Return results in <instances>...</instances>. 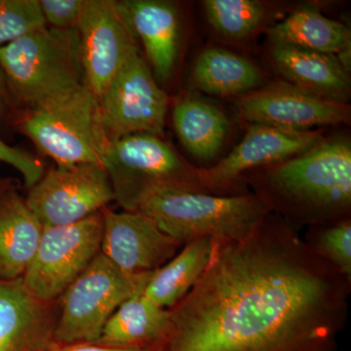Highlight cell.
Returning <instances> with one entry per match:
<instances>
[{"label":"cell","mask_w":351,"mask_h":351,"mask_svg":"<svg viewBox=\"0 0 351 351\" xmlns=\"http://www.w3.org/2000/svg\"><path fill=\"white\" fill-rule=\"evenodd\" d=\"M51 302L32 294L23 279L0 281V351H46L57 318Z\"/></svg>","instance_id":"cell-15"},{"label":"cell","mask_w":351,"mask_h":351,"mask_svg":"<svg viewBox=\"0 0 351 351\" xmlns=\"http://www.w3.org/2000/svg\"><path fill=\"white\" fill-rule=\"evenodd\" d=\"M7 88L32 108L85 84L77 27L47 25L0 49Z\"/></svg>","instance_id":"cell-4"},{"label":"cell","mask_w":351,"mask_h":351,"mask_svg":"<svg viewBox=\"0 0 351 351\" xmlns=\"http://www.w3.org/2000/svg\"><path fill=\"white\" fill-rule=\"evenodd\" d=\"M170 322V309L156 306L144 292L122 302L106 323L96 343L119 348H156Z\"/></svg>","instance_id":"cell-19"},{"label":"cell","mask_w":351,"mask_h":351,"mask_svg":"<svg viewBox=\"0 0 351 351\" xmlns=\"http://www.w3.org/2000/svg\"><path fill=\"white\" fill-rule=\"evenodd\" d=\"M191 76L201 91L219 97L248 94L265 82L255 64L221 48L203 51L196 59Z\"/></svg>","instance_id":"cell-23"},{"label":"cell","mask_w":351,"mask_h":351,"mask_svg":"<svg viewBox=\"0 0 351 351\" xmlns=\"http://www.w3.org/2000/svg\"><path fill=\"white\" fill-rule=\"evenodd\" d=\"M44 27L39 0H0V49Z\"/></svg>","instance_id":"cell-26"},{"label":"cell","mask_w":351,"mask_h":351,"mask_svg":"<svg viewBox=\"0 0 351 351\" xmlns=\"http://www.w3.org/2000/svg\"><path fill=\"white\" fill-rule=\"evenodd\" d=\"M270 57L277 73L289 84L325 100L346 103L350 97V73L336 55L272 45Z\"/></svg>","instance_id":"cell-17"},{"label":"cell","mask_w":351,"mask_h":351,"mask_svg":"<svg viewBox=\"0 0 351 351\" xmlns=\"http://www.w3.org/2000/svg\"><path fill=\"white\" fill-rule=\"evenodd\" d=\"M173 124L186 151L202 161L217 156L228 132L225 113L212 104L193 96L184 97L175 106Z\"/></svg>","instance_id":"cell-22"},{"label":"cell","mask_w":351,"mask_h":351,"mask_svg":"<svg viewBox=\"0 0 351 351\" xmlns=\"http://www.w3.org/2000/svg\"><path fill=\"white\" fill-rule=\"evenodd\" d=\"M7 95H8V88H7L5 77L0 69V119L4 117V113H5Z\"/></svg>","instance_id":"cell-30"},{"label":"cell","mask_w":351,"mask_h":351,"mask_svg":"<svg viewBox=\"0 0 351 351\" xmlns=\"http://www.w3.org/2000/svg\"><path fill=\"white\" fill-rule=\"evenodd\" d=\"M0 162L9 164L19 171L24 178L25 186L31 189L36 186L44 175L43 164L38 158L10 147L0 140Z\"/></svg>","instance_id":"cell-28"},{"label":"cell","mask_w":351,"mask_h":351,"mask_svg":"<svg viewBox=\"0 0 351 351\" xmlns=\"http://www.w3.org/2000/svg\"><path fill=\"white\" fill-rule=\"evenodd\" d=\"M304 240L318 255L351 279L350 219L332 225L309 228Z\"/></svg>","instance_id":"cell-25"},{"label":"cell","mask_w":351,"mask_h":351,"mask_svg":"<svg viewBox=\"0 0 351 351\" xmlns=\"http://www.w3.org/2000/svg\"><path fill=\"white\" fill-rule=\"evenodd\" d=\"M322 132L291 131L251 124L233 151L211 168H198L208 193L230 191L249 171L283 162L324 140Z\"/></svg>","instance_id":"cell-12"},{"label":"cell","mask_w":351,"mask_h":351,"mask_svg":"<svg viewBox=\"0 0 351 351\" xmlns=\"http://www.w3.org/2000/svg\"><path fill=\"white\" fill-rule=\"evenodd\" d=\"M122 3L136 38L144 45L145 60L156 82H167L179 55L181 21L177 6L163 0H125Z\"/></svg>","instance_id":"cell-16"},{"label":"cell","mask_w":351,"mask_h":351,"mask_svg":"<svg viewBox=\"0 0 351 351\" xmlns=\"http://www.w3.org/2000/svg\"><path fill=\"white\" fill-rule=\"evenodd\" d=\"M20 129L58 167L95 164L104 167L110 140L100 101L86 86L32 108Z\"/></svg>","instance_id":"cell-5"},{"label":"cell","mask_w":351,"mask_h":351,"mask_svg":"<svg viewBox=\"0 0 351 351\" xmlns=\"http://www.w3.org/2000/svg\"><path fill=\"white\" fill-rule=\"evenodd\" d=\"M204 8L215 31L232 40L249 38L267 16L265 6L256 0H206Z\"/></svg>","instance_id":"cell-24"},{"label":"cell","mask_w":351,"mask_h":351,"mask_svg":"<svg viewBox=\"0 0 351 351\" xmlns=\"http://www.w3.org/2000/svg\"><path fill=\"white\" fill-rule=\"evenodd\" d=\"M43 232L38 217L15 189L0 196V281L24 276Z\"/></svg>","instance_id":"cell-18"},{"label":"cell","mask_w":351,"mask_h":351,"mask_svg":"<svg viewBox=\"0 0 351 351\" xmlns=\"http://www.w3.org/2000/svg\"><path fill=\"white\" fill-rule=\"evenodd\" d=\"M213 243L206 237L184 245L174 258L152 272L145 287V297L162 308H173L204 274Z\"/></svg>","instance_id":"cell-21"},{"label":"cell","mask_w":351,"mask_h":351,"mask_svg":"<svg viewBox=\"0 0 351 351\" xmlns=\"http://www.w3.org/2000/svg\"><path fill=\"white\" fill-rule=\"evenodd\" d=\"M254 193L292 226H322L350 219L351 145L346 138L321 141L252 177Z\"/></svg>","instance_id":"cell-2"},{"label":"cell","mask_w":351,"mask_h":351,"mask_svg":"<svg viewBox=\"0 0 351 351\" xmlns=\"http://www.w3.org/2000/svg\"><path fill=\"white\" fill-rule=\"evenodd\" d=\"M85 84L100 99L138 39L122 1L85 0L77 24Z\"/></svg>","instance_id":"cell-10"},{"label":"cell","mask_w":351,"mask_h":351,"mask_svg":"<svg viewBox=\"0 0 351 351\" xmlns=\"http://www.w3.org/2000/svg\"><path fill=\"white\" fill-rule=\"evenodd\" d=\"M239 108L242 119L249 123L291 131H311L350 120L348 104L325 100L289 83H276L245 94Z\"/></svg>","instance_id":"cell-13"},{"label":"cell","mask_w":351,"mask_h":351,"mask_svg":"<svg viewBox=\"0 0 351 351\" xmlns=\"http://www.w3.org/2000/svg\"><path fill=\"white\" fill-rule=\"evenodd\" d=\"M12 189H14V186L11 180L0 178V196L3 195L4 193Z\"/></svg>","instance_id":"cell-31"},{"label":"cell","mask_w":351,"mask_h":351,"mask_svg":"<svg viewBox=\"0 0 351 351\" xmlns=\"http://www.w3.org/2000/svg\"><path fill=\"white\" fill-rule=\"evenodd\" d=\"M103 210L68 226L43 228L38 250L22 277L38 299L54 301L101 253Z\"/></svg>","instance_id":"cell-8"},{"label":"cell","mask_w":351,"mask_h":351,"mask_svg":"<svg viewBox=\"0 0 351 351\" xmlns=\"http://www.w3.org/2000/svg\"><path fill=\"white\" fill-rule=\"evenodd\" d=\"M112 200L107 171L95 164L57 166L43 175L25 198L43 228L77 223L101 212Z\"/></svg>","instance_id":"cell-11"},{"label":"cell","mask_w":351,"mask_h":351,"mask_svg":"<svg viewBox=\"0 0 351 351\" xmlns=\"http://www.w3.org/2000/svg\"><path fill=\"white\" fill-rule=\"evenodd\" d=\"M152 274H125L101 252L62 295L54 341L62 345L97 343L117 307L144 292Z\"/></svg>","instance_id":"cell-7"},{"label":"cell","mask_w":351,"mask_h":351,"mask_svg":"<svg viewBox=\"0 0 351 351\" xmlns=\"http://www.w3.org/2000/svg\"><path fill=\"white\" fill-rule=\"evenodd\" d=\"M99 101L110 142L134 134L162 135L168 97L140 49L129 57Z\"/></svg>","instance_id":"cell-9"},{"label":"cell","mask_w":351,"mask_h":351,"mask_svg":"<svg viewBox=\"0 0 351 351\" xmlns=\"http://www.w3.org/2000/svg\"><path fill=\"white\" fill-rule=\"evenodd\" d=\"M103 214L101 252L125 274H152L182 248L152 219L138 212L103 210Z\"/></svg>","instance_id":"cell-14"},{"label":"cell","mask_w":351,"mask_h":351,"mask_svg":"<svg viewBox=\"0 0 351 351\" xmlns=\"http://www.w3.org/2000/svg\"><path fill=\"white\" fill-rule=\"evenodd\" d=\"M184 246L200 239L239 240L251 234L270 213L255 193L217 195L159 189L145 195L137 211Z\"/></svg>","instance_id":"cell-3"},{"label":"cell","mask_w":351,"mask_h":351,"mask_svg":"<svg viewBox=\"0 0 351 351\" xmlns=\"http://www.w3.org/2000/svg\"><path fill=\"white\" fill-rule=\"evenodd\" d=\"M46 351H157L156 348H142V350H134V348H119L99 345L96 343H69V345H52Z\"/></svg>","instance_id":"cell-29"},{"label":"cell","mask_w":351,"mask_h":351,"mask_svg":"<svg viewBox=\"0 0 351 351\" xmlns=\"http://www.w3.org/2000/svg\"><path fill=\"white\" fill-rule=\"evenodd\" d=\"M350 291V278L269 213L245 239L214 240L156 350L329 351Z\"/></svg>","instance_id":"cell-1"},{"label":"cell","mask_w":351,"mask_h":351,"mask_svg":"<svg viewBox=\"0 0 351 351\" xmlns=\"http://www.w3.org/2000/svg\"><path fill=\"white\" fill-rule=\"evenodd\" d=\"M272 45H287L302 49L338 55L351 48V34L346 25L325 17L317 7H298L283 22L270 27Z\"/></svg>","instance_id":"cell-20"},{"label":"cell","mask_w":351,"mask_h":351,"mask_svg":"<svg viewBox=\"0 0 351 351\" xmlns=\"http://www.w3.org/2000/svg\"><path fill=\"white\" fill-rule=\"evenodd\" d=\"M104 168L112 184L114 200L128 212L137 211L143 198L156 189L208 193L198 168L162 138L149 134H134L112 141Z\"/></svg>","instance_id":"cell-6"},{"label":"cell","mask_w":351,"mask_h":351,"mask_svg":"<svg viewBox=\"0 0 351 351\" xmlns=\"http://www.w3.org/2000/svg\"><path fill=\"white\" fill-rule=\"evenodd\" d=\"M85 0H39L45 22L55 29L77 27Z\"/></svg>","instance_id":"cell-27"}]
</instances>
